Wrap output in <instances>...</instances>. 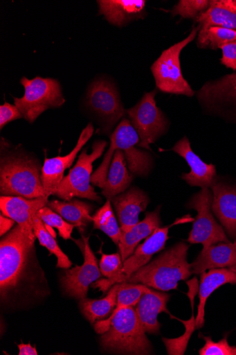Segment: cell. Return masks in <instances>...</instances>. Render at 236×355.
<instances>
[{
    "mask_svg": "<svg viewBox=\"0 0 236 355\" xmlns=\"http://www.w3.org/2000/svg\"><path fill=\"white\" fill-rule=\"evenodd\" d=\"M35 243L25 234L19 225L0 241V295L3 302L16 295L30 279L36 264Z\"/></svg>",
    "mask_w": 236,
    "mask_h": 355,
    "instance_id": "1",
    "label": "cell"
},
{
    "mask_svg": "<svg viewBox=\"0 0 236 355\" xmlns=\"http://www.w3.org/2000/svg\"><path fill=\"white\" fill-rule=\"evenodd\" d=\"M101 334L100 345L107 352L123 354H151L153 347L134 307L119 310L94 325Z\"/></svg>",
    "mask_w": 236,
    "mask_h": 355,
    "instance_id": "2",
    "label": "cell"
},
{
    "mask_svg": "<svg viewBox=\"0 0 236 355\" xmlns=\"http://www.w3.org/2000/svg\"><path fill=\"white\" fill-rule=\"evenodd\" d=\"M42 171L40 160L24 152L15 151L3 155L0 162L1 196L29 200L47 198Z\"/></svg>",
    "mask_w": 236,
    "mask_h": 355,
    "instance_id": "3",
    "label": "cell"
},
{
    "mask_svg": "<svg viewBox=\"0 0 236 355\" xmlns=\"http://www.w3.org/2000/svg\"><path fill=\"white\" fill-rule=\"evenodd\" d=\"M189 248L184 242L176 243L134 272L125 282L143 284L161 292L177 289L179 282L188 279L192 274L188 262Z\"/></svg>",
    "mask_w": 236,
    "mask_h": 355,
    "instance_id": "4",
    "label": "cell"
},
{
    "mask_svg": "<svg viewBox=\"0 0 236 355\" xmlns=\"http://www.w3.org/2000/svg\"><path fill=\"white\" fill-rule=\"evenodd\" d=\"M107 146L105 141H97L92 146L91 153L88 154L87 150L84 149L80 155L76 165L60 182L54 196L63 201L80 198L101 202L102 199L91 186V180L93 163L103 155Z\"/></svg>",
    "mask_w": 236,
    "mask_h": 355,
    "instance_id": "5",
    "label": "cell"
},
{
    "mask_svg": "<svg viewBox=\"0 0 236 355\" xmlns=\"http://www.w3.org/2000/svg\"><path fill=\"white\" fill-rule=\"evenodd\" d=\"M25 92L21 98H15V105L29 123L49 109L57 108L64 105V98L60 83L53 78L37 77L21 80Z\"/></svg>",
    "mask_w": 236,
    "mask_h": 355,
    "instance_id": "6",
    "label": "cell"
},
{
    "mask_svg": "<svg viewBox=\"0 0 236 355\" xmlns=\"http://www.w3.org/2000/svg\"><path fill=\"white\" fill-rule=\"evenodd\" d=\"M199 29V26L193 27L186 39L163 51L152 64V72L156 87L161 92L187 96L194 95V92L182 74L180 55L183 49L197 37Z\"/></svg>",
    "mask_w": 236,
    "mask_h": 355,
    "instance_id": "7",
    "label": "cell"
},
{
    "mask_svg": "<svg viewBox=\"0 0 236 355\" xmlns=\"http://www.w3.org/2000/svg\"><path fill=\"white\" fill-rule=\"evenodd\" d=\"M194 218L185 216L176 220L167 227H160L147 239L143 244L139 245L136 250L123 261V266L118 275L112 279H98L92 284L93 288H99L104 293L108 291L114 284L125 282L134 272L149 263L152 257L165 248V243L170 237L168 232L171 227L176 224L193 222Z\"/></svg>",
    "mask_w": 236,
    "mask_h": 355,
    "instance_id": "8",
    "label": "cell"
},
{
    "mask_svg": "<svg viewBox=\"0 0 236 355\" xmlns=\"http://www.w3.org/2000/svg\"><path fill=\"white\" fill-rule=\"evenodd\" d=\"M212 204V191L210 188H201L188 202V207L197 212L188 239L190 243L202 244L203 248H207L219 243L230 242L222 225L213 215Z\"/></svg>",
    "mask_w": 236,
    "mask_h": 355,
    "instance_id": "9",
    "label": "cell"
},
{
    "mask_svg": "<svg viewBox=\"0 0 236 355\" xmlns=\"http://www.w3.org/2000/svg\"><path fill=\"white\" fill-rule=\"evenodd\" d=\"M156 90L145 93L136 106L126 110L140 137L138 147L148 150H152L149 146L166 132L168 125L166 117L156 106Z\"/></svg>",
    "mask_w": 236,
    "mask_h": 355,
    "instance_id": "10",
    "label": "cell"
},
{
    "mask_svg": "<svg viewBox=\"0 0 236 355\" xmlns=\"http://www.w3.org/2000/svg\"><path fill=\"white\" fill-rule=\"evenodd\" d=\"M140 137L129 120L124 118L111 136L110 146L123 151L127 166L133 175L147 177L151 172L154 160L151 155L136 148Z\"/></svg>",
    "mask_w": 236,
    "mask_h": 355,
    "instance_id": "11",
    "label": "cell"
},
{
    "mask_svg": "<svg viewBox=\"0 0 236 355\" xmlns=\"http://www.w3.org/2000/svg\"><path fill=\"white\" fill-rule=\"evenodd\" d=\"M89 239L82 235V241H74L80 246L83 252L84 263L82 266H76L65 270L61 279L64 293L80 300L87 298L89 286L102 277L97 258L91 248Z\"/></svg>",
    "mask_w": 236,
    "mask_h": 355,
    "instance_id": "12",
    "label": "cell"
},
{
    "mask_svg": "<svg viewBox=\"0 0 236 355\" xmlns=\"http://www.w3.org/2000/svg\"><path fill=\"white\" fill-rule=\"evenodd\" d=\"M87 104L93 112L105 120L109 131L126 112L117 88L105 80H96L90 85Z\"/></svg>",
    "mask_w": 236,
    "mask_h": 355,
    "instance_id": "13",
    "label": "cell"
},
{
    "mask_svg": "<svg viewBox=\"0 0 236 355\" xmlns=\"http://www.w3.org/2000/svg\"><path fill=\"white\" fill-rule=\"evenodd\" d=\"M197 98L208 110L236 119V73L208 83L198 92Z\"/></svg>",
    "mask_w": 236,
    "mask_h": 355,
    "instance_id": "14",
    "label": "cell"
},
{
    "mask_svg": "<svg viewBox=\"0 0 236 355\" xmlns=\"http://www.w3.org/2000/svg\"><path fill=\"white\" fill-rule=\"evenodd\" d=\"M94 132L91 123H89L83 129L76 146L69 153L64 156L46 157L42 171V180L47 198L55 196L58 187L64 178V173L70 168L75 160L78 153L89 141Z\"/></svg>",
    "mask_w": 236,
    "mask_h": 355,
    "instance_id": "15",
    "label": "cell"
},
{
    "mask_svg": "<svg viewBox=\"0 0 236 355\" xmlns=\"http://www.w3.org/2000/svg\"><path fill=\"white\" fill-rule=\"evenodd\" d=\"M48 198L26 199L21 197L1 196L0 210L5 216L12 218L22 229L26 236L32 241H36L33 232V218L38 211L48 204Z\"/></svg>",
    "mask_w": 236,
    "mask_h": 355,
    "instance_id": "16",
    "label": "cell"
},
{
    "mask_svg": "<svg viewBox=\"0 0 236 355\" xmlns=\"http://www.w3.org/2000/svg\"><path fill=\"white\" fill-rule=\"evenodd\" d=\"M185 159L190 172L183 173L181 178L191 187L211 188L217 180L215 166L208 164L194 153L189 139L185 137L170 150Z\"/></svg>",
    "mask_w": 236,
    "mask_h": 355,
    "instance_id": "17",
    "label": "cell"
},
{
    "mask_svg": "<svg viewBox=\"0 0 236 355\" xmlns=\"http://www.w3.org/2000/svg\"><path fill=\"white\" fill-rule=\"evenodd\" d=\"M212 210L221 223L226 234L236 239V185L219 181L211 187Z\"/></svg>",
    "mask_w": 236,
    "mask_h": 355,
    "instance_id": "18",
    "label": "cell"
},
{
    "mask_svg": "<svg viewBox=\"0 0 236 355\" xmlns=\"http://www.w3.org/2000/svg\"><path fill=\"white\" fill-rule=\"evenodd\" d=\"M111 201L118 216L121 231L125 232L140 222V214L147 209L150 200L143 190L131 187Z\"/></svg>",
    "mask_w": 236,
    "mask_h": 355,
    "instance_id": "19",
    "label": "cell"
},
{
    "mask_svg": "<svg viewBox=\"0 0 236 355\" xmlns=\"http://www.w3.org/2000/svg\"><path fill=\"white\" fill-rule=\"evenodd\" d=\"M236 266V241L219 243L203 248L191 264L192 274L201 275L208 270L233 268Z\"/></svg>",
    "mask_w": 236,
    "mask_h": 355,
    "instance_id": "20",
    "label": "cell"
},
{
    "mask_svg": "<svg viewBox=\"0 0 236 355\" xmlns=\"http://www.w3.org/2000/svg\"><path fill=\"white\" fill-rule=\"evenodd\" d=\"M170 300V295L164 293L156 292L149 288L142 296L138 304L134 306L141 324L149 334H158L161 327L158 320L161 313H166L172 316L167 309V304Z\"/></svg>",
    "mask_w": 236,
    "mask_h": 355,
    "instance_id": "21",
    "label": "cell"
},
{
    "mask_svg": "<svg viewBox=\"0 0 236 355\" xmlns=\"http://www.w3.org/2000/svg\"><path fill=\"white\" fill-rule=\"evenodd\" d=\"M99 13L113 25L122 26L132 20L144 18V0H101L98 1Z\"/></svg>",
    "mask_w": 236,
    "mask_h": 355,
    "instance_id": "22",
    "label": "cell"
},
{
    "mask_svg": "<svg viewBox=\"0 0 236 355\" xmlns=\"http://www.w3.org/2000/svg\"><path fill=\"white\" fill-rule=\"evenodd\" d=\"M236 284V272L231 269L221 268L210 270L208 272L201 274L199 290V303L195 318L196 329L204 327L206 304L209 297L217 289L224 284Z\"/></svg>",
    "mask_w": 236,
    "mask_h": 355,
    "instance_id": "23",
    "label": "cell"
},
{
    "mask_svg": "<svg viewBox=\"0 0 236 355\" xmlns=\"http://www.w3.org/2000/svg\"><path fill=\"white\" fill-rule=\"evenodd\" d=\"M161 207L155 211L147 212L145 218L128 231L122 232L118 244L122 261H125L139 245L143 240L150 236L156 230L161 227Z\"/></svg>",
    "mask_w": 236,
    "mask_h": 355,
    "instance_id": "24",
    "label": "cell"
},
{
    "mask_svg": "<svg viewBox=\"0 0 236 355\" xmlns=\"http://www.w3.org/2000/svg\"><path fill=\"white\" fill-rule=\"evenodd\" d=\"M195 21L205 31L210 27L219 26L236 31V0H213L208 9L200 14Z\"/></svg>",
    "mask_w": 236,
    "mask_h": 355,
    "instance_id": "25",
    "label": "cell"
},
{
    "mask_svg": "<svg viewBox=\"0 0 236 355\" xmlns=\"http://www.w3.org/2000/svg\"><path fill=\"white\" fill-rule=\"evenodd\" d=\"M133 174L128 171L124 153L121 150L115 151L106 184L102 189V195L111 200L125 192L131 184Z\"/></svg>",
    "mask_w": 236,
    "mask_h": 355,
    "instance_id": "26",
    "label": "cell"
},
{
    "mask_svg": "<svg viewBox=\"0 0 236 355\" xmlns=\"http://www.w3.org/2000/svg\"><path fill=\"white\" fill-rule=\"evenodd\" d=\"M47 206L74 225L81 235L84 233L89 223L93 222L91 216L93 206L87 202L76 199L64 202L51 200Z\"/></svg>",
    "mask_w": 236,
    "mask_h": 355,
    "instance_id": "27",
    "label": "cell"
},
{
    "mask_svg": "<svg viewBox=\"0 0 236 355\" xmlns=\"http://www.w3.org/2000/svg\"><path fill=\"white\" fill-rule=\"evenodd\" d=\"M120 284H114L107 295L101 300L84 298L80 300V307L84 317L91 324L98 320L108 318L114 312L117 304V295Z\"/></svg>",
    "mask_w": 236,
    "mask_h": 355,
    "instance_id": "28",
    "label": "cell"
},
{
    "mask_svg": "<svg viewBox=\"0 0 236 355\" xmlns=\"http://www.w3.org/2000/svg\"><path fill=\"white\" fill-rule=\"evenodd\" d=\"M33 232L39 239L40 245L47 248L50 254L55 255L57 259L56 266L57 268L67 270L71 268L73 263L69 256L64 254L59 247L55 238L48 231L37 214L33 218Z\"/></svg>",
    "mask_w": 236,
    "mask_h": 355,
    "instance_id": "29",
    "label": "cell"
},
{
    "mask_svg": "<svg viewBox=\"0 0 236 355\" xmlns=\"http://www.w3.org/2000/svg\"><path fill=\"white\" fill-rule=\"evenodd\" d=\"M92 218L93 229L103 232L118 246L122 231L114 212L111 201L107 200L105 205L95 213Z\"/></svg>",
    "mask_w": 236,
    "mask_h": 355,
    "instance_id": "30",
    "label": "cell"
},
{
    "mask_svg": "<svg viewBox=\"0 0 236 355\" xmlns=\"http://www.w3.org/2000/svg\"><path fill=\"white\" fill-rule=\"evenodd\" d=\"M197 35V46L200 49L217 50L227 43L236 41V31L219 26L199 31Z\"/></svg>",
    "mask_w": 236,
    "mask_h": 355,
    "instance_id": "31",
    "label": "cell"
},
{
    "mask_svg": "<svg viewBox=\"0 0 236 355\" xmlns=\"http://www.w3.org/2000/svg\"><path fill=\"white\" fill-rule=\"evenodd\" d=\"M38 216L44 222L48 231L56 238V234L52 230L55 228L58 230L59 235L64 240L72 239V234L75 225L65 220L60 214L52 210L48 206L41 209Z\"/></svg>",
    "mask_w": 236,
    "mask_h": 355,
    "instance_id": "32",
    "label": "cell"
},
{
    "mask_svg": "<svg viewBox=\"0 0 236 355\" xmlns=\"http://www.w3.org/2000/svg\"><path fill=\"white\" fill-rule=\"evenodd\" d=\"M148 289L149 287L143 284L120 283L116 307L111 315H115L122 309L136 306Z\"/></svg>",
    "mask_w": 236,
    "mask_h": 355,
    "instance_id": "33",
    "label": "cell"
},
{
    "mask_svg": "<svg viewBox=\"0 0 236 355\" xmlns=\"http://www.w3.org/2000/svg\"><path fill=\"white\" fill-rule=\"evenodd\" d=\"M172 318H176L179 321H181L185 324L186 331L185 334L176 339H167L163 338V341L168 354H184L188 341L196 328V322L192 314V318L189 320H182L177 318L176 317L172 316Z\"/></svg>",
    "mask_w": 236,
    "mask_h": 355,
    "instance_id": "34",
    "label": "cell"
},
{
    "mask_svg": "<svg viewBox=\"0 0 236 355\" xmlns=\"http://www.w3.org/2000/svg\"><path fill=\"white\" fill-rule=\"evenodd\" d=\"M210 4L207 0H181L172 12L173 16L179 15L184 19H196L202 12H206Z\"/></svg>",
    "mask_w": 236,
    "mask_h": 355,
    "instance_id": "35",
    "label": "cell"
},
{
    "mask_svg": "<svg viewBox=\"0 0 236 355\" xmlns=\"http://www.w3.org/2000/svg\"><path fill=\"white\" fill-rule=\"evenodd\" d=\"M101 254V259L99 263V269L103 276L107 279H112L116 277L123 266L120 252L107 254L102 252L101 248L98 251Z\"/></svg>",
    "mask_w": 236,
    "mask_h": 355,
    "instance_id": "36",
    "label": "cell"
},
{
    "mask_svg": "<svg viewBox=\"0 0 236 355\" xmlns=\"http://www.w3.org/2000/svg\"><path fill=\"white\" fill-rule=\"evenodd\" d=\"M199 336L206 341V345L199 352L200 355H236V347L228 344L226 336L217 343L210 336L201 334Z\"/></svg>",
    "mask_w": 236,
    "mask_h": 355,
    "instance_id": "37",
    "label": "cell"
},
{
    "mask_svg": "<svg viewBox=\"0 0 236 355\" xmlns=\"http://www.w3.org/2000/svg\"><path fill=\"white\" fill-rule=\"evenodd\" d=\"M22 118L23 114L15 105L6 103L0 106V128L3 129L10 122Z\"/></svg>",
    "mask_w": 236,
    "mask_h": 355,
    "instance_id": "38",
    "label": "cell"
},
{
    "mask_svg": "<svg viewBox=\"0 0 236 355\" xmlns=\"http://www.w3.org/2000/svg\"><path fill=\"white\" fill-rule=\"evenodd\" d=\"M221 49L223 53L221 62L226 68L236 71V41L223 45Z\"/></svg>",
    "mask_w": 236,
    "mask_h": 355,
    "instance_id": "39",
    "label": "cell"
},
{
    "mask_svg": "<svg viewBox=\"0 0 236 355\" xmlns=\"http://www.w3.org/2000/svg\"><path fill=\"white\" fill-rule=\"evenodd\" d=\"M16 222L10 218L0 215V236L1 237L8 234L12 229Z\"/></svg>",
    "mask_w": 236,
    "mask_h": 355,
    "instance_id": "40",
    "label": "cell"
},
{
    "mask_svg": "<svg viewBox=\"0 0 236 355\" xmlns=\"http://www.w3.org/2000/svg\"><path fill=\"white\" fill-rule=\"evenodd\" d=\"M19 355H38V351L36 347H32L30 343L24 344L21 343L18 345Z\"/></svg>",
    "mask_w": 236,
    "mask_h": 355,
    "instance_id": "41",
    "label": "cell"
},
{
    "mask_svg": "<svg viewBox=\"0 0 236 355\" xmlns=\"http://www.w3.org/2000/svg\"><path fill=\"white\" fill-rule=\"evenodd\" d=\"M230 269H231L232 270H233L236 272V266L233 268H230Z\"/></svg>",
    "mask_w": 236,
    "mask_h": 355,
    "instance_id": "42",
    "label": "cell"
},
{
    "mask_svg": "<svg viewBox=\"0 0 236 355\" xmlns=\"http://www.w3.org/2000/svg\"><path fill=\"white\" fill-rule=\"evenodd\" d=\"M235 241H236V239Z\"/></svg>",
    "mask_w": 236,
    "mask_h": 355,
    "instance_id": "43",
    "label": "cell"
}]
</instances>
